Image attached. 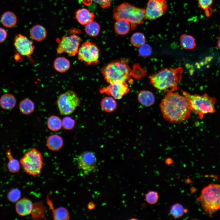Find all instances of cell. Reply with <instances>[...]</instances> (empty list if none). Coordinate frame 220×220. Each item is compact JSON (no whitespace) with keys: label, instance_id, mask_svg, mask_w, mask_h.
Here are the masks:
<instances>
[{"label":"cell","instance_id":"cell-21","mask_svg":"<svg viewBox=\"0 0 220 220\" xmlns=\"http://www.w3.org/2000/svg\"><path fill=\"white\" fill-rule=\"evenodd\" d=\"M17 17L13 12L8 11L4 12L1 18V22L2 25L7 28L13 27L17 22Z\"/></svg>","mask_w":220,"mask_h":220},{"label":"cell","instance_id":"cell-28","mask_svg":"<svg viewBox=\"0 0 220 220\" xmlns=\"http://www.w3.org/2000/svg\"><path fill=\"white\" fill-rule=\"evenodd\" d=\"M180 41L182 46L184 49L191 50L195 46L194 39L191 35L186 34L182 35L180 38Z\"/></svg>","mask_w":220,"mask_h":220},{"label":"cell","instance_id":"cell-19","mask_svg":"<svg viewBox=\"0 0 220 220\" xmlns=\"http://www.w3.org/2000/svg\"><path fill=\"white\" fill-rule=\"evenodd\" d=\"M16 104V98L11 94H4L0 98V105L4 109L11 110L15 107Z\"/></svg>","mask_w":220,"mask_h":220},{"label":"cell","instance_id":"cell-40","mask_svg":"<svg viewBox=\"0 0 220 220\" xmlns=\"http://www.w3.org/2000/svg\"><path fill=\"white\" fill-rule=\"evenodd\" d=\"M165 163L167 164L170 165L173 163V161L171 159L168 158L166 159Z\"/></svg>","mask_w":220,"mask_h":220},{"label":"cell","instance_id":"cell-31","mask_svg":"<svg viewBox=\"0 0 220 220\" xmlns=\"http://www.w3.org/2000/svg\"><path fill=\"white\" fill-rule=\"evenodd\" d=\"M145 41L146 38L144 35L139 32L134 33L130 39L131 44L133 46L137 47H140L145 44Z\"/></svg>","mask_w":220,"mask_h":220},{"label":"cell","instance_id":"cell-18","mask_svg":"<svg viewBox=\"0 0 220 220\" xmlns=\"http://www.w3.org/2000/svg\"><path fill=\"white\" fill-rule=\"evenodd\" d=\"M138 99L140 103L147 107L151 106L155 101L153 94L151 91L147 90L140 91L138 95Z\"/></svg>","mask_w":220,"mask_h":220},{"label":"cell","instance_id":"cell-13","mask_svg":"<svg viewBox=\"0 0 220 220\" xmlns=\"http://www.w3.org/2000/svg\"><path fill=\"white\" fill-rule=\"evenodd\" d=\"M14 44L16 50L20 55L29 56L34 52L35 46L33 41L21 34H17L15 36Z\"/></svg>","mask_w":220,"mask_h":220},{"label":"cell","instance_id":"cell-42","mask_svg":"<svg viewBox=\"0 0 220 220\" xmlns=\"http://www.w3.org/2000/svg\"><path fill=\"white\" fill-rule=\"evenodd\" d=\"M217 46L220 50V37L219 38L218 41Z\"/></svg>","mask_w":220,"mask_h":220},{"label":"cell","instance_id":"cell-11","mask_svg":"<svg viewBox=\"0 0 220 220\" xmlns=\"http://www.w3.org/2000/svg\"><path fill=\"white\" fill-rule=\"evenodd\" d=\"M167 8L166 0H148L145 9L146 19L154 20L162 16Z\"/></svg>","mask_w":220,"mask_h":220},{"label":"cell","instance_id":"cell-16","mask_svg":"<svg viewBox=\"0 0 220 220\" xmlns=\"http://www.w3.org/2000/svg\"><path fill=\"white\" fill-rule=\"evenodd\" d=\"M95 16L94 13L90 12L85 8L78 9L75 13V18L82 25H86L93 21Z\"/></svg>","mask_w":220,"mask_h":220},{"label":"cell","instance_id":"cell-12","mask_svg":"<svg viewBox=\"0 0 220 220\" xmlns=\"http://www.w3.org/2000/svg\"><path fill=\"white\" fill-rule=\"evenodd\" d=\"M130 88L126 81H116L99 90L101 94L111 95L116 99H119L129 91Z\"/></svg>","mask_w":220,"mask_h":220},{"label":"cell","instance_id":"cell-7","mask_svg":"<svg viewBox=\"0 0 220 220\" xmlns=\"http://www.w3.org/2000/svg\"><path fill=\"white\" fill-rule=\"evenodd\" d=\"M43 157L37 149L33 148L26 152L20 160L23 169L34 177L40 174L43 164Z\"/></svg>","mask_w":220,"mask_h":220},{"label":"cell","instance_id":"cell-1","mask_svg":"<svg viewBox=\"0 0 220 220\" xmlns=\"http://www.w3.org/2000/svg\"><path fill=\"white\" fill-rule=\"evenodd\" d=\"M160 107L164 119L173 123L184 121L192 111L190 102L184 95L169 91L162 99Z\"/></svg>","mask_w":220,"mask_h":220},{"label":"cell","instance_id":"cell-27","mask_svg":"<svg viewBox=\"0 0 220 220\" xmlns=\"http://www.w3.org/2000/svg\"><path fill=\"white\" fill-rule=\"evenodd\" d=\"M47 126L48 128L52 131H57L62 128V120L58 116L55 115L50 116L47 121Z\"/></svg>","mask_w":220,"mask_h":220},{"label":"cell","instance_id":"cell-25","mask_svg":"<svg viewBox=\"0 0 220 220\" xmlns=\"http://www.w3.org/2000/svg\"><path fill=\"white\" fill-rule=\"evenodd\" d=\"M19 110L25 115H29L34 111L35 106L34 102L28 98L24 99L20 102L19 106Z\"/></svg>","mask_w":220,"mask_h":220},{"label":"cell","instance_id":"cell-23","mask_svg":"<svg viewBox=\"0 0 220 220\" xmlns=\"http://www.w3.org/2000/svg\"><path fill=\"white\" fill-rule=\"evenodd\" d=\"M53 67L56 71L61 73L64 72L70 68V63L67 58L64 57H58L54 61Z\"/></svg>","mask_w":220,"mask_h":220},{"label":"cell","instance_id":"cell-2","mask_svg":"<svg viewBox=\"0 0 220 220\" xmlns=\"http://www.w3.org/2000/svg\"><path fill=\"white\" fill-rule=\"evenodd\" d=\"M183 69L179 67L175 69L163 68L149 77L150 82L156 89L166 92L174 91L177 89V85L181 80Z\"/></svg>","mask_w":220,"mask_h":220},{"label":"cell","instance_id":"cell-20","mask_svg":"<svg viewBox=\"0 0 220 220\" xmlns=\"http://www.w3.org/2000/svg\"><path fill=\"white\" fill-rule=\"evenodd\" d=\"M30 35L31 38L34 40L41 41L46 37L47 32L43 26L37 24L33 26L31 29Z\"/></svg>","mask_w":220,"mask_h":220},{"label":"cell","instance_id":"cell-14","mask_svg":"<svg viewBox=\"0 0 220 220\" xmlns=\"http://www.w3.org/2000/svg\"><path fill=\"white\" fill-rule=\"evenodd\" d=\"M77 162L79 167L86 173L94 171L96 169V158L91 152L85 151L82 153L78 156Z\"/></svg>","mask_w":220,"mask_h":220},{"label":"cell","instance_id":"cell-30","mask_svg":"<svg viewBox=\"0 0 220 220\" xmlns=\"http://www.w3.org/2000/svg\"><path fill=\"white\" fill-rule=\"evenodd\" d=\"M100 30V26L97 22L93 21L86 25L85 30L86 33L91 37L97 36Z\"/></svg>","mask_w":220,"mask_h":220},{"label":"cell","instance_id":"cell-15","mask_svg":"<svg viewBox=\"0 0 220 220\" xmlns=\"http://www.w3.org/2000/svg\"><path fill=\"white\" fill-rule=\"evenodd\" d=\"M33 204L29 199L23 198L17 201L15 205L17 213L21 216H25L31 214Z\"/></svg>","mask_w":220,"mask_h":220},{"label":"cell","instance_id":"cell-29","mask_svg":"<svg viewBox=\"0 0 220 220\" xmlns=\"http://www.w3.org/2000/svg\"><path fill=\"white\" fill-rule=\"evenodd\" d=\"M53 210V215L54 220H68L70 219L69 213L65 208L60 207Z\"/></svg>","mask_w":220,"mask_h":220},{"label":"cell","instance_id":"cell-32","mask_svg":"<svg viewBox=\"0 0 220 220\" xmlns=\"http://www.w3.org/2000/svg\"><path fill=\"white\" fill-rule=\"evenodd\" d=\"M187 211L183 206L179 203H176L171 206L170 213L171 215L175 218L182 217Z\"/></svg>","mask_w":220,"mask_h":220},{"label":"cell","instance_id":"cell-17","mask_svg":"<svg viewBox=\"0 0 220 220\" xmlns=\"http://www.w3.org/2000/svg\"><path fill=\"white\" fill-rule=\"evenodd\" d=\"M64 144L63 138L57 134L50 135L46 140V145L48 148L53 151H57L61 149Z\"/></svg>","mask_w":220,"mask_h":220},{"label":"cell","instance_id":"cell-37","mask_svg":"<svg viewBox=\"0 0 220 220\" xmlns=\"http://www.w3.org/2000/svg\"><path fill=\"white\" fill-rule=\"evenodd\" d=\"M145 199L148 203L151 204H155L159 199L158 193L153 191H149L145 196Z\"/></svg>","mask_w":220,"mask_h":220},{"label":"cell","instance_id":"cell-33","mask_svg":"<svg viewBox=\"0 0 220 220\" xmlns=\"http://www.w3.org/2000/svg\"><path fill=\"white\" fill-rule=\"evenodd\" d=\"M200 7L204 11L205 15L207 17L209 16L212 13L211 8L213 0H196Z\"/></svg>","mask_w":220,"mask_h":220},{"label":"cell","instance_id":"cell-36","mask_svg":"<svg viewBox=\"0 0 220 220\" xmlns=\"http://www.w3.org/2000/svg\"><path fill=\"white\" fill-rule=\"evenodd\" d=\"M75 120L69 116H66L62 120V126L66 130H71L74 127L75 124Z\"/></svg>","mask_w":220,"mask_h":220},{"label":"cell","instance_id":"cell-10","mask_svg":"<svg viewBox=\"0 0 220 220\" xmlns=\"http://www.w3.org/2000/svg\"><path fill=\"white\" fill-rule=\"evenodd\" d=\"M81 40L79 36L74 34L64 36L57 48V53H66L70 56H75L77 53Z\"/></svg>","mask_w":220,"mask_h":220},{"label":"cell","instance_id":"cell-34","mask_svg":"<svg viewBox=\"0 0 220 220\" xmlns=\"http://www.w3.org/2000/svg\"><path fill=\"white\" fill-rule=\"evenodd\" d=\"M84 5L88 6L93 2L98 4L103 9L108 8L111 5V0H81Z\"/></svg>","mask_w":220,"mask_h":220},{"label":"cell","instance_id":"cell-39","mask_svg":"<svg viewBox=\"0 0 220 220\" xmlns=\"http://www.w3.org/2000/svg\"><path fill=\"white\" fill-rule=\"evenodd\" d=\"M7 34L3 28L0 27V43L4 42L7 37Z\"/></svg>","mask_w":220,"mask_h":220},{"label":"cell","instance_id":"cell-4","mask_svg":"<svg viewBox=\"0 0 220 220\" xmlns=\"http://www.w3.org/2000/svg\"><path fill=\"white\" fill-rule=\"evenodd\" d=\"M101 72L105 81L109 83L116 81H126L132 75V70L124 60L113 61L103 66Z\"/></svg>","mask_w":220,"mask_h":220},{"label":"cell","instance_id":"cell-26","mask_svg":"<svg viewBox=\"0 0 220 220\" xmlns=\"http://www.w3.org/2000/svg\"><path fill=\"white\" fill-rule=\"evenodd\" d=\"M6 154L9 160L7 167L9 170L12 173L18 172L20 168V165L18 161L13 158L10 149L7 150Z\"/></svg>","mask_w":220,"mask_h":220},{"label":"cell","instance_id":"cell-3","mask_svg":"<svg viewBox=\"0 0 220 220\" xmlns=\"http://www.w3.org/2000/svg\"><path fill=\"white\" fill-rule=\"evenodd\" d=\"M113 14V18L116 20L122 19L129 22L131 30L134 29L138 25L143 24L146 20L145 9L127 2L123 3L114 8Z\"/></svg>","mask_w":220,"mask_h":220},{"label":"cell","instance_id":"cell-38","mask_svg":"<svg viewBox=\"0 0 220 220\" xmlns=\"http://www.w3.org/2000/svg\"><path fill=\"white\" fill-rule=\"evenodd\" d=\"M152 53L151 46L148 44H144L140 47L139 50V55L143 57L150 56Z\"/></svg>","mask_w":220,"mask_h":220},{"label":"cell","instance_id":"cell-9","mask_svg":"<svg viewBox=\"0 0 220 220\" xmlns=\"http://www.w3.org/2000/svg\"><path fill=\"white\" fill-rule=\"evenodd\" d=\"M77 54L78 59L86 65H96L99 63V50L93 43H83L79 48Z\"/></svg>","mask_w":220,"mask_h":220},{"label":"cell","instance_id":"cell-8","mask_svg":"<svg viewBox=\"0 0 220 220\" xmlns=\"http://www.w3.org/2000/svg\"><path fill=\"white\" fill-rule=\"evenodd\" d=\"M80 101L73 90H68L59 96L57 104L59 111L63 115L72 114L80 105Z\"/></svg>","mask_w":220,"mask_h":220},{"label":"cell","instance_id":"cell-35","mask_svg":"<svg viewBox=\"0 0 220 220\" xmlns=\"http://www.w3.org/2000/svg\"><path fill=\"white\" fill-rule=\"evenodd\" d=\"M21 196L20 191L17 188H14L10 190L7 196L8 200L13 202H16L20 199Z\"/></svg>","mask_w":220,"mask_h":220},{"label":"cell","instance_id":"cell-5","mask_svg":"<svg viewBox=\"0 0 220 220\" xmlns=\"http://www.w3.org/2000/svg\"><path fill=\"white\" fill-rule=\"evenodd\" d=\"M181 90L183 95L189 100L192 111L198 115L200 119L206 114L215 112V105L217 102L215 97H210L206 93L202 95L192 94Z\"/></svg>","mask_w":220,"mask_h":220},{"label":"cell","instance_id":"cell-22","mask_svg":"<svg viewBox=\"0 0 220 220\" xmlns=\"http://www.w3.org/2000/svg\"><path fill=\"white\" fill-rule=\"evenodd\" d=\"M101 109L105 112L110 113L114 111L116 108L117 104L115 99L113 97L106 96L101 100L100 102Z\"/></svg>","mask_w":220,"mask_h":220},{"label":"cell","instance_id":"cell-24","mask_svg":"<svg viewBox=\"0 0 220 220\" xmlns=\"http://www.w3.org/2000/svg\"><path fill=\"white\" fill-rule=\"evenodd\" d=\"M116 32L120 35H125L131 29V25L128 21L122 19L116 20L114 26Z\"/></svg>","mask_w":220,"mask_h":220},{"label":"cell","instance_id":"cell-41","mask_svg":"<svg viewBox=\"0 0 220 220\" xmlns=\"http://www.w3.org/2000/svg\"><path fill=\"white\" fill-rule=\"evenodd\" d=\"M94 207V204L92 203H90L88 205V207L90 209L93 208Z\"/></svg>","mask_w":220,"mask_h":220},{"label":"cell","instance_id":"cell-6","mask_svg":"<svg viewBox=\"0 0 220 220\" xmlns=\"http://www.w3.org/2000/svg\"><path fill=\"white\" fill-rule=\"evenodd\" d=\"M196 200L206 213L211 216L220 209V185L210 184L205 187Z\"/></svg>","mask_w":220,"mask_h":220}]
</instances>
